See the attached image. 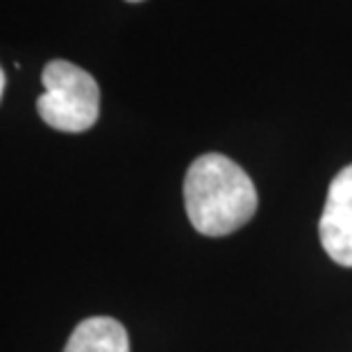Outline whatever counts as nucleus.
I'll return each instance as SVG.
<instances>
[{
  "label": "nucleus",
  "instance_id": "nucleus-6",
  "mask_svg": "<svg viewBox=\"0 0 352 352\" xmlns=\"http://www.w3.org/2000/svg\"><path fill=\"white\" fill-rule=\"evenodd\" d=\"M127 3H141V0H127Z\"/></svg>",
  "mask_w": 352,
  "mask_h": 352
},
{
  "label": "nucleus",
  "instance_id": "nucleus-2",
  "mask_svg": "<svg viewBox=\"0 0 352 352\" xmlns=\"http://www.w3.org/2000/svg\"><path fill=\"white\" fill-rule=\"evenodd\" d=\"M43 94L36 111L59 132H87L100 114V89L91 73L66 59H52L41 73Z\"/></svg>",
  "mask_w": 352,
  "mask_h": 352
},
{
  "label": "nucleus",
  "instance_id": "nucleus-3",
  "mask_svg": "<svg viewBox=\"0 0 352 352\" xmlns=\"http://www.w3.org/2000/svg\"><path fill=\"white\" fill-rule=\"evenodd\" d=\"M318 232L327 257L352 268V164L329 184Z\"/></svg>",
  "mask_w": 352,
  "mask_h": 352
},
{
  "label": "nucleus",
  "instance_id": "nucleus-1",
  "mask_svg": "<svg viewBox=\"0 0 352 352\" xmlns=\"http://www.w3.org/2000/svg\"><path fill=\"white\" fill-rule=\"evenodd\" d=\"M257 205L250 175L226 155H200L186 170L184 207L200 234L226 236L241 230L257 212Z\"/></svg>",
  "mask_w": 352,
  "mask_h": 352
},
{
  "label": "nucleus",
  "instance_id": "nucleus-4",
  "mask_svg": "<svg viewBox=\"0 0 352 352\" xmlns=\"http://www.w3.org/2000/svg\"><path fill=\"white\" fill-rule=\"evenodd\" d=\"M64 352H130V339L116 318L91 316L73 329Z\"/></svg>",
  "mask_w": 352,
  "mask_h": 352
},
{
  "label": "nucleus",
  "instance_id": "nucleus-5",
  "mask_svg": "<svg viewBox=\"0 0 352 352\" xmlns=\"http://www.w3.org/2000/svg\"><path fill=\"white\" fill-rule=\"evenodd\" d=\"M5 85H7V80H5V71H3V69H0V98H3Z\"/></svg>",
  "mask_w": 352,
  "mask_h": 352
}]
</instances>
